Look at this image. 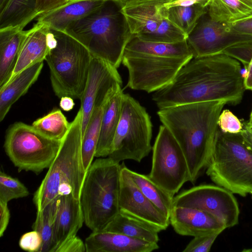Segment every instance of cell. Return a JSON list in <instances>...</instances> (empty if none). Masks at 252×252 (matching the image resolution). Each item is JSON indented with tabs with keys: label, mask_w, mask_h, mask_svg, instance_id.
I'll list each match as a JSON object with an SVG mask.
<instances>
[{
	"label": "cell",
	"mask_w": 252,
	"mask_h": 252,
	"mask_svg": "<svg viewBox=\"0 0 252 252\" xmlns=\"http://www.w3.org/2000/svg\"><path fill=\"white\" fill-rule=\"evenodd\" d=\"M246 90L239 62L220 54L191 58L152 99L159 109L208 101L237 105Z\"/></svg>",
	"instance_id": "cell-1"
},
{
	"label": "cell",
	"mask_w": 252,
	"mask_h": 252,
	"mask_svg": "<svg viewBox=\"0 0 252 252\" xmlns=\"http://www.w3.org/2000/svg\"><path fill=\"white\" fill-rule=\"evenodd\" d=\"M226 103L208 101L159 109L157 114L175 138L186 157L194 184L206 169L219 129L218 120Z\"/></svg>",
	"instance_id": "cell-2"
},
{
	"label": "cell",
	"mask_w": 252,
	"mask_h": 252,
	"mask_svg": "<svg viewBox=\"0 0 252 252\" xmlns=\"http://www.w3.org/2000/svg\"><path fill=\"white\" fill-rule=\"evenodd\" d=\"M193 57L187 40L165 43L141 40L133 35L122 61L128 73L126 87L148 93L157 91L169 84Z\"/></svg>",
	"instance_id": "cell-3"
},
{
	"label": "cell",
	"mask_w": 252,
	"mask_h": 252,
	"mask_svg": "<svg viewBox=\"0 0 252 252\" xmlns=\"http://www.w3.org/2000/svg\"><path fill=\"white\" fill-rule=\"evenodd\" d=\"M122 0H106L96 9L71 23L64 32L83 44L92 56L118 68L133 36Z\"/></svg>",
	"instance_id": "cell-4"
},
{
	"label": "cell",
	"mask_w": 252,
	"mask_h": 252,
	"mask_svg": "<svg viewBox=\"0 0 252 252\" xmlns=\"http://www.w3.org/2000/svg\"><path fill=\"white\" fill-rule=\"evenodd\" d=\"M82 112L70 123L58 153L34 193L33 201L40 210L59 197L71 194L80 199L85 179L81 152Z\"/></svg>",
	"instance_id": "cell-5"
},
{
	"label": "cell",
	"mask_w": 252,
	"mask_h": 252,
	"mask_svg": "<svg viewBox=\"0 0 252 252\" xmlns=\"http://www.w3.org/2000/svg\"><path fill=\"white\" fill-rule=\"evenodd\" d=\"M121 165L107 157L93 162L86 172L80 203L86 226L103 231L119 213Z\"/></svg>",
	"instance_id": "cell-6"
},
{
	"label": "cell",
	"mask_w": 252,
	"mask_h": 252,
	"mask_svg": "<svg viewBox=\"0 0 252 252\" xmlns=\"http://www.w3.org/2000/svg\"><path fill=\"white\" fill-rule=\"evenodd\" d=\"M206 169L215 184L233 193L245 197L252 190V151L240 133L219 128Z\"/></svg>",
	"instance_id": "cell-7"
},
{
	"label": "cell",
	"mask_w": 252,
	"mask_h": 252,
	"mask_svg": "<svg viewBox=\"0 0 252 252\" xmlns=\"http://www.w3.org/2000/svg\"><path fill=\"white\" fill-rule=\"evenodd\" d=\"M56 44L45 58L52 87L59 98L81 99L93 57L80 42L66 32L51 29Z\"/></svg>",
	"instance_id": "cell-8"
},
{
	"label": "cell",
	"mask_w": 252,
	"mask_h": 252,
	"mask_svg": "<svg viewBox=\"0 0 252 252\" xmlns=\"http://www.w3.org/2000/svg\"><path fill=\"white\" fill-rule=\"evenodd\" d=\"M152 123L146 109L128 94H124L119 124L108 157L120 162H140L153 147Z\"/></svg>",
	"instance_id": "cell-9"
},
{
	"label": "cell",
	"mask_w": 252,
	"mask_h": 252,
	"mask_svg": "<svg viewBox=\"0 0 252 252\" xmlns=\"http://www.w3.org/2000/svg\"><path fill=\"white\" fill-rule=\"evenodd\" d=\"M61 142L44 136L32 125L19 122L8 129L4 147L7 155L19 171L39 173L49 168Z\"/></svg>",
	"instance_id": "cell-10"
},
{
	"label": "cell",
	"mask_w": 252,
	"mask_h": 252,
	"mask_svg": "<svg viewBox=\"0 0 252 252\" xmlns=\"http://www.w3.org/2000/svg\"><path fill=\"white\" fill-rule=\"evenodd\" d=\"M152 164L149 177L174 197L190 175L188 162L178 143L164 126L161 125L152 148Z\"/></svg>",
	"instance_id": "cell-11"
},
{
	"label": "cell",
	"mask_w": 252,
	"mask_h": 252,
	"mask_svg": "<svg viewBox=\"0 0 252 252\" xmlns=\"http://www.w3.org/2000/svg\"><path fill=\"white\" fill-rule=\"evenodd\" d=\"M196 208L205 211L229 228L239 222L240 209L233 193L211 184H202L183 190L174 196L173 207Z\"/></svg>",
	"instance_id": "cell-12"
},
{
	"label": "cell",
	"mask_w": 252,
	"mask_h": 252,
	"mask_svg": "<svg viewBox=\"0 0 252 252\" xmlns=\"http://www.w3.org/2000/svg\"><path fill=\"white\" fill-rule=\"evenodd\" d=\"M251 40L252 36L235 32L230 29L228 23L213 20L207 11L199 18L187 38L193 57L222 54L231 46Z\"/></svg>",
	"instance_id": "cell-13"
},
{
	"label": "cell",
	"mask_w": 252,
	"mask_h": 252,
	"mask_svg": "<svg viewBox=\"0 0 252 252\" xmlns=\"http://www.w3.org/2000/svg\"><path fill=\"white\" fill-rule=\"evenodd\" d=\"M118 86H122V79L117 68L104 60L93 57L80 99L82 136L94 109L103 106L110 94Z\"/></svg>",
	"instance_id": "cell-14"
},
{
	"label": "cell",
	"mask_w": 252,
	"mask_h": 252,
	"mask_svg": "<svg viewBox=\"0 0 252 252\" xmlns=\"http://www.w3.org/2000/svg\"><path fill=\"white\" fill-rule=\"evenodd\" d=\"M120 173L119 212L147 223L159 232L170 224L167 219L141 192L123 162Z\"/></svg>",
	"instance_id": "cell-15"
},
{
	"label": "cell",
	"mask_w": 252,
	"mask_h": 252,
	"mask_svg": "<svg viewBox=\"0 0 252 252\" xmlns=\"http://www.w3.org/2000/svg\"><path fill=\"white\" fill-rule=\"evenodd\" d=\"M169 221L177 234L193 237L214 233H221L226 228L212 215L200 209L186 207H173Z\"/></svg>",
	"instance_id": "cell-16"
},
{
	"label": "cell",
	"mask_w": 252,
	"mask_h": 252,
	"mask_svg": "<svg viewBox=\"0 0 252 252\" xmlns=\"http://www.w3.org/2000/svg\"><path fill=\"white\" fill-rule=\"evenodd\" d=\"M55 44L56 40L51 30L45 25L37 22L32 29L27 31L9 80L25 69L43 62Z\"/></svg>",
	"instance_id": "cell-17"
},
{
	"label": "cell",
	"mask_w": 252,
	"mask_h": 252,
	"mask_svg": "<svg viewBox=\"0 0 252 252\" xmlns=\"http://www.w3.org/2000/svg\"><path fill=\"white\" fill-rule=\"evenodd\" d=\"M85 244L87 252H151L159 248L156 243L105 231L92 232Z\"/></svg>",
	"instance_id": "cell-18"
},
{
	"label": "cell",
	"mask_w": 252,
	"mask_h": 252,
	"mask_svg": "<svg viewBox=\"0 0 252 252\" xmlns=\"http://www.w3.org/2000/svg\"><path fill=\"white\" fill-rule=\"evenodd\" d=\"M124 94L122 86H118L110 94L103 105L95 157H107L111 151L121 116Z\"/></svg>",
	"instance_id": "cell-19"
},
{
	"label": "cell",
	"mask_w": 252,
	"mask_h": 252,
	"mask_svg": "<svg viewBox=\"0 0 252 252\" xmlns=\"http://www.w3.org/2000/svg\"><path fill=\"white\" fill-rule=\"evenodd\" d=\"M106 0H69L64 4L39 15L37 22L50 29L64 32L71 23L101 5Z\"/></svg>",
	"instance_id": "cell-20"
},
{
	"label": "cell",
	"mask_w": 252,
	"mask_h": 252,
	"mask_svg": "<svg viewBox=\"0 0 252 252\" xmlns=\"http://www.w3.org/2000/svg\"><path fill=\"white\" fill-rule=\"evenodd\" d=\"M84 222L80 199L71 194L60 196L54 232L57 247L68 238L76 236Z\"/></svg>",
	"instance_id": "cell-21"
},
{
	"label": "cell",
	"mask_w": 252,
	"mask_h": 252,
	"mask_svg": "<svg viewBox=\"0 0 252 252\" xmlns=\"http://www.w3.org/2000/svg\"><path fill=\"white\" fill-rule=\"evenodd\" d=\"M43 66V62H41L25 69L0 89V121L4 119L12 105L37 80Z\"/></svg>",
	"instance_id": "cell-22"
},
{
	"label": "cell",
	"mask_w": 252,
	"mask_h": 252,
	"mask_svg": "<svg viewBox=\"0 0 252 252\" xmlns=\"http://www.w3.org/2000/svg\"><path fill=\"white\" fill-rule=\"evenodd\" d=\"M26 33L17 27L0 30V89L12 76Z\"/></svg>",
	"instance_id": "cell-23"
},
{
	"label": "cell",
	"mask_w": 252,
	"mask_h": 252,
	"mask_svg": "<svg viewBox=\"0 0 252 252\" xmlns=\"http://www.w3.org/2000/svg\"><path fill=\"white\" fill-rule=\"evenodd\" d=\"M123 12L133 35L140 36L154 32L161 19L166 16L163 5L138 4L124 6Z\"/></svg>",
	"instance_id": "cell-24"
},
{
	"label": "cell",
	"mask_w": 252,
	"mask_h": 252,
	"mask_svg": "<svg viewBox=\"0 0 252 252\" xmlns=\"http://www.w3.org/2000/svg\"><path fill=\"white\" fill-rule=\"evenodd\" d=\"M37 0H7L0 10V30L9 28L24 29L30 22L38 17Z\"/></svg>",
	"instance_id": "cell-25"
},
{
	"label": "cell",
	"mask_w": 252,
	"mask_h": 252,
	"mask_svg": "<svg viewBox=\"0 0 252 252\" xmlns=\"http://www.w3.org/2000/svg\"><path fill=\"white\" fill-rule=\"evenodd\" d=\"M103 231L122 233L152 243H158L159 241V232L156 228L120 212Z\"/></svg>",
	"instance_id": "cell-26"
},
{
	"label": "cell",
	"mask_w": 252,
	"mask_h": 252,
	"mask_svg": "<svg viewBox=\"0 0 252 252\" xmlns=\"http://www.w3.org/2000/svg\"><path fill=\"white\" fill-rule=\"evenodd\" d=\"M209 2L210 0H204L164 6L166 17L188 36L199 18L207 11Z\"/></svg>",
	"instance_id": "cell-27"
},
{
	"label": "cell",
	"mask_w": 252,
	"mask_h": 252,
	"mask_svg": "<svg viewBox=\"0 0 252 252\" xmlns=\"http://www.w3.org/2000/svg\"><path fill=\"white\" fill-rule=\"evenodd\" d=\"M127 170L143 194L169 220L174 197L154 182L148 175L140 174L129 168Z\"/></svg>",
	"instance_id": "cell-28"
},
{
	"label": "cell",
	"mask_w": 252,
	"mask_h": 252,
	"mask_svg": "<svg viewBox=\"0 0 252 252\" xmlns=\"http://www.w3.org/2000/svg\"><path fill=\"white\" fill-rule=\"evenodd\" d=\"M59 197L40 210H37L33 230L41 235L42 245L39 252H55L57 244L55 239V225Z\"/></svg>",
	"instance_id": "cell-29"
},
{
	"label": "cell",
	"mask_w": 252,
	"mask_h": 252,
	"mask_svg": "<svg viewBox=\"0 0 252 252\" xmlns=\"http://www.w3.org/2000/svg\"><path fill=\"white\" fill-rule=\"evenodd\" d=\"M207 11L213 20L230 23L252 15V6L241 0H210Z\"/></svg>",
	"instance_id": "cell-30"
},
{
	"label": "cell",
	"mask_w": 252,
	"mask_h": 252,
	"mask_svg": "<svg viewBox=\"0 0 252 252\" xmlns=\"http://www.w3.org/2000/svg\"><path fill=\"white\" fill-rule=\"evenodd\" d=\"M103 107V106L94 109L82 136V158L84 167L86 172L95 157L99 136Z\"/></svg>",
	"instance_id": "cell-31"
},
{
	"label": "cell",
	"mask_w": 252,
	"mask_h": 252,
	"mask_svg": "<svg viewBox=\"0 0 252 252\" xmlns=\"http://www.w3.org/2000/svg\"><path fill=\"white\" fill-rule=\"evenodd\" d=\"M32 126L44 136L50 139L62 140L69 130L70 123L61 110L55 109L34 121Z\"/></svg>",
	"instance_id": "cell-32"
},
{
	"label": "cell",
	"mask_w": 252,
	"mask_h": 252,
	"mask_svg": "<svg viewBox=\"0 0 252 252\" xmlns=\"http://www.w3.org/2000/svg\"><path fill=\"white\" fill-rule=\"evenodd\" d=\"M136 36L145 41L165 43L180 42L186 40L187 38V35L166 16L161 19L154 32Z\"/></svg>",
	"instance_id": "cell-33"
},
{
	"label": "cell",
	"mask_w": 252,
	"mask_h": 252,
	"mask_svg": "<svg viewBox=\"0 0 252 252\" xmlns=\"http://www.w3.org/2000/svg\"><path fill=\"white\" fill-rule=\"evenodd\" d=\"M29 193L27 187L18 179L0 172V201L8 203L14 199L26 197Z\"/></svg>",
	"instance_id": "cell-34"
},
{
	"label": "cell",
	"mask_w": 252,
	"mask_h": 252,
	"mask_svg": "<svg viewBox=\"0 0 252 252\" xmlns=\"http://www.w3.org/2000/svg\"><path fill=\"white\" fill-rule=\"evenodd\" d=\"M222 54L240 62L246 69L252 59V40L231 46L226 49Z\"/></svg>",
	"instance_id": "cell-35"
},
{
	"label": "cell",
	"mask_w": 252,
	"mask_h": 252,
	"mask_svg": "<svg viewBox=\"0 0 252 252\" xmlns=\"http://www.w3.org/2000/svg\"><path fill=\"white\" fill-rule=\"evenodd\" d=\"M220 129L223 132L236 134L243 130L242 124L240 120L229 110L221 111L218 120Z\"/></svg>",
	"instance_id": "cell-36"
},
{
	"label": "cell",
	"mask_w": 252,
	"mask_h": 252,
	"mask_svg": "<svg viewBox=\"0 0 252 252\" xmlns=\"http://www.w3.org/2000/svg\"><path fill=\"white\" fill-rule=\"evenodd\" d=\"M220 233H214L194 237L183 252H208Z\"/></svg>",
	"instance_id": "cell-37"
},
{
	"label": "cell",
	"mask_w": 252,
	"mask_h": 252,
	"mask_svg": "<svg viewBox=\"0 0 252 252\" xmlns=\"http://www.w3.org/2000/svg\"><path fill=\"white\" fill-rule=\"evenodd\" d=\"M19 246L23 250L30 252H39L42 245V239L36 230L23 234L19 240Z\"/></svg>",
	"instance_id": "cell-38"
},
{
	"label": "cell",
	"mask_w": 252,
	"mask_h": 252,
	"mask_svg": "<svg viewBox=\"0 0 252 252\" xmlns=\"http://www.w3.org/2000/svg\"><path fill=\"white\" fill-rule=\"evenodd\" d=\"M85 244L76 235L70 237L60 244L55 252H84Z\"/></svg>",
	"instance_id": "cell-39"
},
{
	"label": "cell",
	"mask_w": 252,
	"mask_h": 252,
	"mask_svg": "<svg viewBox=\"0 0 252 252\" xmlns=\"http://www.w3.org/2000/svg\"><path fill=\"white\" fill-rule=\"evenodd\" d=\"M228 24L230 29L235 32L252 36V15Z\"/></svg>",
	"instance_id": "cell-40"
},
{
	"label": "cell",
	"mask_w": 252,
	"mask_h": 252,
	"mask_svg": "<svg viewBox=\"0 0 252 252\" xmlns=\"http://www.w3.org/2000/svg\"><path fill=\"white\" fill-rule=\"evenodd\" d=\"M69 0H37L36 9L38 17L64 4Z\"/></svg>",
	"instance_id": "cell-41"
},
{
	"label": "cell",
	"mask_w": 252,
	"mask_h": 252,
	"mask_svg": "<svg viewBox=\"0 0 252 252\" xmlns=\"http://www.w3.org/2000/svg\"><path fill=\"white\" fill-rule=\"evenodd\" d=\"M8 203L0 201V237H2L7 228L10 219Z\"/></svg>",
	"instance_id": "cell-42"
},
{
	"label": "cell",
	"mask_w": 252,
	"mask_h": 252,
	"mask_svg": "<svg viewBox=\"0 0 252 252\" xmlns=\"http://www.w3.org/2000/svg\"><path fill=\"white\" fill-rule=\"evenodd\" d=\"M180 0H132L124 3V6L138 4H155L166 5L175 3Z\"/></svg>",
	"instance_id": "cell-43"
},
{
	"label": "cell",
	"mask_w": 252,
	"mask_h": 252,
	"mask_svg": "<svg viewBox=\"0 0 252 252\" xmlns=\"http://www.w3.org/2000/svg\"><path fill=\"white\" fill-rule=\"evenodd\" d=\"M75 105L73 98L69 96H63L61 98L60 106L65 111H68L73 109Z\"/></svg>",
	"instance_id": "cell-44"
},
{
	"label": "cell",
	"mask_w": 252,
	"mask_h": 252,
	"mask_svg": "<svg viewBox=\"0 0 252 252\" xmlns=\"http://www.w3.org/2000/svg\"><path fill=\"white\" fill-rule=\"evenodd\" d=\"M246 74L244 77V82L246 90L252 91V59L246 68Z\"/></svg>",
	"instance_id": "cell-45"
},
{
	"label": "cell",
	"mask_w": 252,
	"mask_h": 252,
	"mask_svg": "<svg viewBox=\"0 0 252 252\" xmlns=\"http://www.w3.org/2000/svg\"><path fill=\"white\" fill-rule=\"evenodd\" d=\"M240 134L245 144L252 151V131L245 127L243 129Z\"/></svg>",
	"instance_id": "cell-46"
},
{
	"label": "cell",
	"mask_w": 252,
	"mask_h": 252,
	"mask_svg": "<svg viewBox=\"0 0 252 252\" xmlns=\"http://www.w3.org/2000/svg\"><path fill=\"white\" fill-rule=\"evenodd\" d=\"M252 126V110L250 115V119L248 123L247 124L246 127H250Z\"/></svg>",
	"instance_id": "cell-47"
},
{
	"label": "cell",
	"mask_w": 252,
	"mask_h": 252,
	"mask_svg": "<svg viewBox=\"0 0 252 252\" xmlns=\"http://www.w3.org/2000/svg\"><path fill=\"white\" fill-rule=\"evenodd\" d=\"M6 1L7 0H0V10L3 8Z\"/></svg>",
	"instance_id": "cell-48"
},
{
	"label": "cell",
	"mask_w": 252,
	"mask_h": 252,
	"mask_svg": "<svg viewBox=\"0 0 252 252\" xmlns=\"http://www.w3.org/2000/svg\"><path fill=\"white\" fill-rule=\"evenodd\" d=\"M252 6V0H241Z\"/></svg>",
	"instance_id": "cell-49"
},
{
	"label": "cell",
	"mask_w": 252,
	"mask_h": 252,
	"mask_svg": "<svg viewBox=\"0 0 252 252\" xmlns=\"http://www.w3.org/2000/svg\"><path fill=\"white\" fill-rule=\"evenodd\" d=\"M243 252H252V248L250 249H244L242 251Z\"/></svg>",
	"instance_id": "cell-50"
},
{
	"label": "cell",
	"mask_w": 252,
	"mask_h": 252,
	"mask_svg": "<svg viewBox=\"0 0 252 252\" xmlns=\"http://www.w3.org/2000/svg\"><path fill=\"white\" fill-rule=\"evenodd\" d=\"M124 3L126 2H127V1H130V0H122Z\"/></svg>",
	"instance_id": "cell-51"
},
{
	"label": "cell",
	"mask_w": 252,
	"mask_h": 252,
	"mask_svg": "<svg viewBox=\"0 0 252 252\" xmlns=\"http://www.w3.org/2000/svg\"><path fill=\"white\" fill-rule=\"evenodd\" d=\"M246 128H249V129H250L252 131V127H246Z\"/></svg>",
	"instance_id": "cell-52"
},
{
	"label": "cell",
	"mask_w": 252,
	"mask_h": 252,
	"mask_svg": "<svg viewBox=\"0 0 252 252\" xmlns=\"http://www.w3.org/2000/svg\"><path fill=\"white\" fill-rule=\"evenodd\" d=\"M250 193H251V194H252V190L251 191V192H250Z\"/></svg>",
	"instance_id": "cell-53"
},
{
	"label": "cell",
	"mask_w": 252,
	"mask_h": 252,
	"mask_svg": "<svg viewBox=\"0 0 252 252\" xmlns=\"http://www.w3.org/2000/svg\"></svg>",
	"instance_id": "cell-54"
}]
</instances>
